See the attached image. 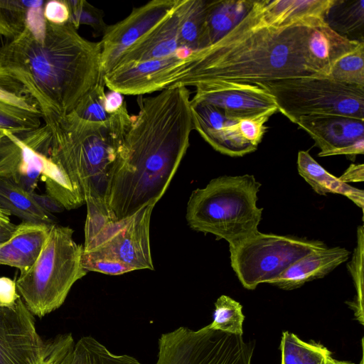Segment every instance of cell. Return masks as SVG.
Masks as SVG:
<instances>
[{"label": "cell", "mask_w": 364, "mask_h": 364, "mask_svg": "<svg viewBox=\"0 0 364 364\" xmlns=\"http://www.w3.org/2000/svg\"><path fill=\"white\" fill-rule=\"evenodd\" d=\"M0 177L33 193L41 177L46 191L64 196L72 190L65 174L48 158L33 151L17 135L4 132L0 139Z\"/></svg>", "instance_id": "11"}, {"label": "cell", "mask_w": 364, "mask_h": 364, "mask_svg": "<svg viewBox=\"0 0 364 364\" xmlns=\"http://www.w3.org/2000/svg\"><path fill=\"white\" fill-rule=\"evenodd\" d=\"M297 169L299 175L318 194H341L348 198L363 211L364 191L342 182L322 167L306 151H299L297 156Z\"/></svg>", "instance_id": "24"}, {"label": "cell", "mask_w": 364, "mask_h": 364, "mask_svg": "<svg viewBox=\"0 0 364 364\" xmlns=\"http://www.w3.org/2000/svg\"><path fill=\"white\" fill-rule=\"evenodd\" d=\"M350 252L333 247L311 252L289 266L270 284L285 290L299 288L308 282L321 279L346 262Z\"/></svg>", "instance_id": "19"}, {"label": "cell", "mask_w": 364, "mask_h": 364, "mask_svg": "<svg viewBox=\"0 0 364 364\" xmlns=\"http://www.w3.org/2000/svg\"><path fill=\"white\" fill-rule=\"evenodd\" d=\"M328 77L341 83L364 88V43L338 60Z\"/></svg>", "instance_id": "32"}, {"label": "cell", "mask_w": 364, "mask_h": 364, "mask_svg": "<svg viewBox=\"0 0 364 364\" xmlns=\"http://www.w3.org/2000/svg\"><path fill=\"white\" fill-rule=\"evenodd\" d=\"M296 124L314 139L321 157L339 155L343 149L364 138L363 120L346 116H304Z\"/></svg>", "instance_id": "17"}, {"label": "cell", "mask_w": 364, "mask_h": 364, "mask_svg": "<svg viewBox=\"0 0 364 364\" xmlns=\"http://www.w3.org/2000/svg\"><path fill=\"white\" fill-rule=\"evenodd\" d=\"M254 2L252 0L208 1L204 48L233 29L248 14Z\"/></svg>", "instance_id": "25"}, {"label": "cell", "mask_w": 364, "mask_h": 364, "mask_svg": "<svg viewBox=\"0 0 364 364\" xmlns=\"http://www.w3.org/2000/svg\"><path fill=\"white\" fill-rule=\"evenodd\" d=\"M192 51L181 48L169 57L112 70L104 75L105 85L122 95H141L161 91L166 88L173 69Z\"/></svg>", "instance_id": "15"}, {"label": "cell", "mask_w": 364, "mask_h": 364, "mask_svg": "<svg viewBox=\"0 0 364 364\" xmlns=\"http://www.w3.org/2000/svg\"><path fill=\"white\" fill-rule=\"evenodd\" d=\"M105 82L96 88L72 112L80 118L95 122H105L111 117L105 109Z\"/></svg>", "instance_id": "37"}, {"label": "cell", "mask_w": 364, "mask_h": 364, "mask_svg": "<svg viewBox=\"0 0 364 364\" xmlns=\"http://www.w3.org/2000/svg\"><path fill=\"white\" fill-rule=\"evenodd\" d=\"M324 21L339 35L351 41L363 42V0H333Z\"/></svg>", "instance_id": "27"}, {"label": "cell", "mask_w": 364, "mask_h": 364, "mask_svg": "<svg viewBox=\"0 0 364 364\" xmlns=\"http://www.w3.org/2000/svg\"><path fill=\"white\" fill-rule=\"evenodd\" d=\"M43 346L21 298L11 309L0 307V364H40Z\"/></svg>", "instance_id": "14"}, {"label": "cell", "mask_w": 364, "mask_h": 364, "mask_svg": "<svg viewBox=\"0 0 364 364\" xmlns=\"http://www.w3.org/2000/svg\"><path fill=\"white\" fill-rule=\"evenodd\" d=\"M180 0H153L133 9L123 20L108 26L99 42L105 75L113 68L123 52L169 16Z\"/></svg>", "instance_id": "13"}, {"label": "cell", "mask_w": 364, "mask_h": 364, "mask_svg": "<svg viewBox=\"0 0 364 364\" xmlns=\"http://www.w3.org/2000/svg\"><path fill=\"white\" fill-rule=\"evenodd\" d=\"M181 1L169 16L127 48L111 70L169 57L182 48L178 38V8Z\"/></svg>", "instance_id": "18"}, {"label": "cell", "mask_w": 364, "mask_h": 364, "mask_svg": "<svg viewBox=\"0 0 364 364\" xmlns=\"http://www.w3.org/2000/svg\"><path fill=\"white\" fill-rule=\"evenodd\" d=\"M73 235L70 227L52 225L35 262L20 272L17 291L33 315L41 318L60 307L73 284L87 273L82 245Z\"/></svg>", "instance_id": "7"}, {"label": "cell", "mask_w": 364, "mask_h": 364, "mask_svg": "<svg viewBox=\"0 0 364 364\" xmlns=\"http://www.w3.org/2000/svg\"><path fill=\"white\" fill-rule=\"evenodd\" d=\"M328 364H355V363H349V362H346V361H341V360H336V359L331 358L329 360ZM359 364H364L363 358H362Z\"/></svg>", "instance_id": "45"}, {"label": "cell", "mask_w": 364, "mask_h": 364, "mask_svg": "<svg viewBox=\"0 0 364 364\" xmlns=\"http://www.w3.org/2000/svg\"><path fill=\"white\" fill-rule=\"evenodd\" d=\"M261 187L253 175L223 176L196 188L188 199L186 219L197 232L224 239L232 247L259 232L263 208L257 205Z\"/></svg>", "instance_id": "5"}, {"label": "cell", "mask_w": 364, "mask_h": 364, "mask_svg": "<svg viewBox=\"0 0 364 364\" xmlns=\"http://www.w3.org/2000/svg\"><path fill=\"white\" fill-rule=\"evenodd\" d=\"M0 207L23 222L55 224L51 214L43 210L29 193L13 182L0 177Z\"/></svg>", "instance_id": "26"}, {"label": "cell", "mask_w": 364, "mask_h": 364, "mask_svg": "<svg viewBox=\"0 0 364 364\" xmlns=\"http://www.w3.org/2000/svg\"><path fill=\"white\" fill-rule=\"evenodd\" d=\"M326 247L320 240L257 232L229 250L233 271L242 286L252 290L270 284L301 257Z\"/></svg>", "instance_id": "9"}, {"label": "cell", "mask_w": 364, "mask_h": 364, "mask_svg": "<svg viewBox=\"0 0 364 364\" xmlns=\"http://www.w3.org/2000/svg\"><path fill=\"white\" fill-rule=\"evenodd\" d=\"M316 26H271L264 18L262 0L255 1L245 17L228 33L183 58L172 71L168 87L217 81L256 85L325 77L309 59L308 41Z\"/></svg>", "instance_id": "3"}, {"label": "cell", "mask_w": 364, "mask_h": 364, "mask_svg": "<svg viewBox=\"0 0 364 364\" xmlns=\"http://www.w3.org/2000/svg\"><path fill=\"white\" fill-rule=\"evenodd\" d=\"M361 43L364 42L351 41L339 35L323 23L311 30L307 46L309 59L321 75L328 77L335 63Z\"/></svg>", "instance_id": "22"}, {"label": "cell", "mask_w": 364, "mask_h": 364, "mask_svg": "<svg viewBox=\"0 0 364 364\" xmlns=\"http://www.w3.org/2000/svg\"><path fill=\"white\" fill-rule=\"evenodd\" d=\"M71 364H141L133 356L117 355L91 336H82L75 344Z\"/></svg>", "instance_id": "30"}, {"label": "cell", "mask_w": 364, "mask_h": 364, "mask_svg": "<svg viewBox=\"0 0 364 364\" xmlns=\"http://www.w3.org/2000/svg\"><path fill=\"white\" fill-rule=\"evenodd\" d=\"M139 111L117 149L105 196L110 217L122 220L155 205L167 190L194 129L190 92L178 85L140 97Z\"/></svg>", "instance_id": "1"}, {"label": "cell", "mask_w": 364, "mask_h": 364, "mask_svg": "<svg viewBox=\"0 0 364 364\" xmlns=\"http://www.w3.org/2000/svg\"><path fill=\"white\" fill-rule=\"evenodd\" d=\"M342 182H362L364 180V165L352 164L338 178Z\"/></svg>", "instance_id": "42"}, {"label": "cell", "mask_w": 364, "mask_h": 364, "mask_svg": "<svg viewBox=\"0 0 364 364\" xmlns=\"http://www.w3.org/2000/svg\"><path fill=\"white\" fill-rule=\"evenodd\" d=\"M45 2L35 1H0V35L14 39L26 27L28 11L31 7H41Z\"/></svg>", "instance_id": "31"}, {"label": "cell", "mask_w": 364, "mask_h": 364, "mask_svg": "<svg viewBox=\"0 0 364 364\" xmlns=\"http://www.w3.org/2000/svg\"><path fill=\"white\" fill-rule=\"evenodd\" d=\"M43 16L52 23L63 25L68 22L70 11L65 1H50L44 7Z\"/></svg>", "instance_id": "39"}, {"label": "cell", "mask_w": 364, "mask_h": 364, "mask_svg": "<svg viewBox=\"0 0 364 364\" xmlns=\"http://www.w3.org/2000/svg\"><path fill=\"white\" fill-rule=\"evenodd\" d=\"M363 255H364V229L363 225L358 226L357 230V245L354 250L352 259L347 267L350 273L357 295L352 306L355 316L363 324Z\"/></svg>", "instance_id": "34"}, {"label": "cell", "mask_w": 364, "mask_h": 364, "mask_svg": "<svg viewBox=\"0 0 364 364\" xmlns=\"http://www.w3.org/2000/svg\"><path fill=\"white\" fill-rule=\"evenodd\" d=\"M103 77L99 42L69 23L46 20L39 36L25 27L0 48V87L32 98L43 119L73 112Z\"/></svg>", "instance_id": "2"}, {"label": "cell", "mask_w": 364, "mask_h": 364, "mask_svg": "<svg viewBox=\"0 0 364 364\" xmlns=\"http://www.w3.org/2000/svg\"><path fill=\"white\" fill-rule=\"evenodd\" d=\"M208 1L181 0L178 8V38L182 48L197 50L204 48Z\"/></svg>", "instance_id": "28"}, {"label": "cell", "mask_w": 364, "mask_h": 364, "mask_svg": "<svg viewBox=\"0 0 364 364\" xmlns=\"http://www.w3.org/2000/svg\"><path fill=\"white\" fill-rule=\"evenodd\" d=\"M70 11L68 23L76 30L81 24L90 26L96 33L103 35L108 25L103 19L102 11L85 0L65 1Z\"/></svg>", "instance_id": "35"}, {"label": "cell", "mask_w": 364, "mask_h": 364, "mask_svg": "<svg viewBox=\"0 0 364 364\" xmlns=\"http://www.w3.org/2000/svg\"><path fill=\"white\" fill-rule=\"evenodd\" d=\"M75 344L70 333L59 334L44 341L40 364H71Z\"/></svg>", "instance_id": "36"}, {"label": "cell", "mask_w": 364, "mask_h": 364, "mask_svg": "<svg viewBox=\"0 0 364 364\" xmlns=\"http://www.w3.org/2000/svg\"><path fill=\"white\" fill-rule=\"evenodd\" d=\"M16 226L11 222L10 215H0V244L11 237Z\"/></svg>", "instance_id": "44"}, {"label": "cell", "mask_w": 364, "mask_h": 364, "mask_svg": "<svg viewBox=\"0 0 364 364\" xmlns=\"http://www.w3.org/2000/svg\"><path fill=\"white\" fill-rule=\"evenodd\" d=\"M242 336L181 326L161 335L155 364H251L254 345Z\"/></svg>", "instance_id": "10"}, {"label": "cell", "mask_w": 364, "mask_h": 364, "mask_svg": "<svg viewBox=\"0 0 364 364\" xmlns=\"http://www.w3.org/2000/svg\"><path fill=\"white\" fill-rule=\"evenodd\" d=\"M154 205H146L122 220L87 211L82 255L84 269L113 276L154 270L149 230Z\"/></svg>", "instance_id": "6"}, {"label": "cell", "mask_w": 364, "mask_h": 364, "mask_svg": "<svg viewBox=\"0 0 364 364\" xmlns=\"http://www.w3.org/2000/svg\"><path fill=\"white\" fill-rule=\"evenodd\" d=\"M274 98L293 123L301 117L338 114L364 120V88L329 77H300L256 84Z\"/></svg>", "instance_id": "8"}, {"label": "cell", "mask_w": 364, "mask_h": 364, "mask_svg": "<svg viewBox=\"0 0 364 364\" xmlns=\"http://www.w3.org/2000/svg\"><path fill=\"white\" fill-rule=\"evenodd\" d=\"M0 215H10V214L0 207Z\"/></svg>", "instance_id": "46"}, {"label": "cell", "mask_w": 364, "mask_h": 364, "mask_svg": "<svg viewBox=\"0 0 364 364\" xmlns=\"http://www.w3.org/2000/svg\"><path fill=\"white\" fill-rule=\"evenodd\" d=\"M333 0H262L265 21L282 27L300 23L318 25L324 18Z\"/></svg>", "instance_id": "21"}, {"label": "cell", "mask_w": 364, "mask_h": 364, "mask_svg": "<svg viewBox=\"0 0 364 364\" xmlns=\"http://www.w3.org/2000/svg\"><path fill=\"white\" fill-rule=\"evenodd\" d=\"M41 112L29 97L0 87V129L14 134L40 127Z\"/></svg>", "instance_id": "23"}, {"label": "cell", "mask_w": 364, "mask_h": 364, "mask_svg": "<svg viewBox=\"0 0 364 364\" xmlns=\"http://www.w3.org/2000/svg\"><path fill=\"white\" fill-rule=\"evenodd\" d=\"M281 364H328L331 353L323 346L306 343L289 331L282 333Z\"/></svg>", "instance_id": "29"}, {"label": "cell", "mask_w": 364, "mask_h": 364, "mask_svg": "<svg viewBox=\"0 0 364 364\" xmlns=\"http://www.w3.org/2000/svg\"><path fill=\"white\" fill-rule=\"evenodd\" d=\"M191 104L210 105L230 118L271 117L278 112L273 97L257 85L217 81L197 85Z\"/></svg>", "instance_id": "12"}, {"label": "cell", "mask_w": 364, "mask_h": 364, "mask_svg": "<svg viewBox=\"0 0 364 364\" xmlns=\"http://www.w3.org/2000/svg\"><path fill=\"white\" fill-rule=\"evenodd\" d=\"M131 122L126 103L102 122L73 112L46 122L50 133L46 156L84 197L87 209L108 213L105 196L112 168Z\"/></svg>", "instance_id": "4"}, {"label": "cell", "mask_w": 364, "mask_h": 364, "mask_svg": "<svg viewBox=\"0 0 364 364\" xmlns=\"http://www.w3.org/2000/svg\"><path fill=\"white\" fill-rule=\"evenodd\" d=\"M4 134V131L0 129V139L2 138Z\"/></svg>", "instance_id": "47"}, {"label": "cell", "mask_w": 364, "mask_h": 364, "mask_svg": "<svg viewBox=\"0 0 364 364\" xmlns=\"http://www.w3.org/2000/svg\"><path fill=\"white\" fill-rule=\"evenodd\" d=\"M124 103V97L119 92L111 90L106 95L105 109L109 114L116 112Z\"/></svg>", "instance_id": "43"}, {"label": "cell", "mask_w": 364, "mask_h": 364, "mask_svg": "<svg viewBox=\"0 0 364 364\" xmlns=\"http://www.w3.org/2000/svg\"><path fill=\"white\" fill-rule=\"evenodd\" d=\"M269 116H261L239 119L238 127L242 137L252 145L257 147L267 129L265 123Z\"/></svg>", "instance_id": "38"}, {"label": "cell", "mask_w": 364, "mask_h": 364, "mask_svg": "<svg viewBox=\"0 0 364 364\" xmlns=\"http://www.w3.org/2000/svg\"><path fill=\"white\" fill-rule=\"evenodd\" d=\"M194 129L217 151L232 157L255 151L241 135L239 119L228 117L223 110L210 105H191Z\"/></svg>", "instance_id": "16"}, {"label": "cell", "mask_w": 364, "mask_h": 364, "mask_svg": "<svg viewBox=\"0 0 364 364\" xmlns=\"http://www.w3.org/2000/svg\"><path fill=\"white\" fill-rule=\"evenodd\" d=\"M32 196L36 203L45 211L51 214L61 213L64 207L53 197L46 194L32 193Z\"/></svg>", "instance_id": "41"}, {"label": "cell", "mask_w": 364, "mask_h": 364, "mask_svg": "<svg viewBox=\"0 0 364 364\" xmlns=\"http://www.w3.org/2000/svg\"><path fill=\"white\" fill-rule=\"evenodd\" d=\"M245 316L241 304L226 295L220 296L215 303L210 328L223 332L242 335Z\"/></svg>", "instance_id": "33"}, {"label": "cell", "mask_w": 364, "mask_h": 364, "mask_svg": "<svg viewBox=\"0 0 364 364\" xmlns=\"http://www.w3.org/2000/svg\"><path fill=\"white\" fill-rule=\"evenodd\" d=\"M21 298L17 292L16 281L6 277H0V307L11 309Z\"/></svg>", "instance_id": "40"}, {"label": "cell", "mask_w": 364, "mask_h": 364, "mask_svg": "<svg viewBox=\"0 0 364 364\" xmlns=\"http://www.w3.org/2000/svg\"><path fill=\"white\" fill-rule=\"evenodd\" d=\"M51 226V225H50ZM50 226L23 222L0 244V264L28 269L38 257Z\"/></svg>", "instance_id": "20"}]
</instances>
